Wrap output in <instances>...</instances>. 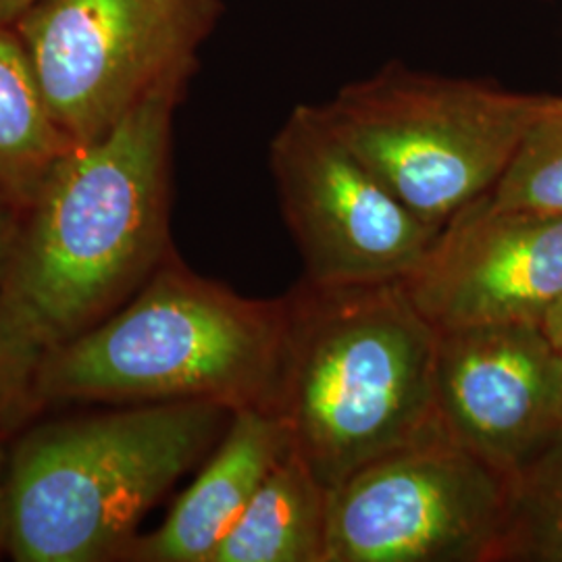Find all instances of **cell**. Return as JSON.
Here are the masks:
<instances>
[{
  "label": "cell",
  "instance_id": "13",
  "mask_svg": "<svg viewBox=\"0 0 562 562\" xmlns=\"http://www.w3.org/2000/svg\"><path fill=\"white\" fill-rule=\"evenodd\" d=\"M74 146L46 104L15 25L0 21V196L23 211Z\"/></svg>",
  "mask_w": 562,
  "mask_h": 562
},
{
  "label": "cell",
  "instance_id": "20",
  "mask_svg": "<svg viewBox=\"0 0 562 562\" xmlns=\"http://www.w3.org/2000/svg\"><path fill=\"white\" fill-rule=\"evenodd\" d=\"M34 0H0V21L15 20L21 11H25Z\"/></svg>",
  "mask_w": 562,
  "mask_h": 562
},
{
  "label": "cell",
  "instance_id": "18",
  "mask_svg": "<svg viewBox=\"0 0 562 562\" xmlns=\"http://www.w3.org/2000/svg\"><path fill=\"white\" fill-rule=\"evenodd\" d=\"M9 454L0 443V552H7V521H9Z\"/></svg>",
  "mask_w": 562,
  "mask_h": 562
},
{
  "label": "cell",
  "instance_id": "10",
  "mask_svg": "<svg viewBox=\"0 0 562 562\" xmlns=\"http://www.w3.org/2000/svg\"><path fill=\"white\" fill-rule=\"evenodd\" d=\"M438 419L506 477L562 431L561 352L542 325L438 331Z\"/></svg>",
  "mask_w": 562,
  "mask_h": 562
},
{
  "label": "cell",
  "instance_id": "7",
  "mask_svg": "<svg viewBox=\"0 0 562 562\" xmlns=\"http://www.w3.org/2000/svg\"><path fill=\"white\" fill-rule=\"evenodd\" d=\"M510 477L442 423L329 492L325 562H496Z\"/></svg>",
  "mask_w": 562,
  "mask_h": 562
},
{
  "label": "cell",
  "instance_id": "12",
  "mask_svg": "<svg viewBox=\"0 0 562 562\" xmlns=\"http://www.w3.org/2000/svg\"><path fill=\"white\" fill-rule=\"evenodd\" d=\"M329 490L290 450L267 475L211 562H325Z\"/></svg>",
  "mask_w": 562,
  "mask_h": 562
},
{
  "label": "cell",
  "instance_id": "2",
  "mask_svg": "<svg viewBox=\"0 0 562 562\" xmlns=\"http://www.w3.org/2000/svg\"><path fill=\"white\" fill-rule=\"evenodd\" d=\"M269 413L331 492L369 462L438 425V331L401 281L317 285L285 296Z\"/></svg>",
  "mask_w": 562,
  "mask_h": 562
},
{
  "label": "cell",
  "instance_id": "11",
  "mask_svg": "<svg viewBox=\"0 0 562 562\" xmlns=\"http://www.w3.org/2000/svg\"><path fill=\"white\" fill-rule=\"evenodd\" d=\"M292 450L285 425L265 408L234 411L199 477L148 536H136L121 561L211 562L267 475Z\"/></svg>",
  "mask_w": 562,
  "mask_h": 562
},
{
  "label": "cell",
  "instance_id": "1",
  "mask_svg": "<svg viewBox=\"0 0 562 562\" xmlns=\"http://www.w3.org/2000/svg\"><path fill=\"white\" fill-rule=\"evenodd\" d=\"M169 86L97 140L69 148L21 211L0 311L48 350L106 319L173 252Z\"/></svg>",
  "mask_w": 562,
  "mask_h": 562
},
{
  "label": "cell",
  "instance_id": "5",
  "mask_svg": "<svg viewBox=\"0 0 562 562\" xmlns=\"http://www.w3.org/2000/svg\"><path fill=\"white\" fill-rule=\"evenodd\" d=\"M542 101L492 81L390 63L319 106L340 140L440 229L501 180Z\"/></svg>",
  "mask_w": 562,
  "mask_h": 562
},
{
  "label": "cell",
  "instance_id": "8",
  "mask_svg": "<svg viewBox=\"0 0 562 562\" xmlns=\"http://www.w3.org/2000/svg\"><path fill=\"white\" fill-rule=\"evenodd\" d=\"M281 215L317 285L401 281L438 227L423 222L340 140L319 104H299L269 146Z\"/></svg>",
  "mask_w": 562,
  "mask_h": 562
},
{
  "label": "cell",
  "instance_id": "9",
  "mask_svg": "<svg viewBox=\"0 0 562 562\" xmlns=\"http://www.w3.org/2000/svg\"><path fill=\"white\" fill-rule=\"evenodd\" d=\"M401 283L436 331L542 325L562 299V215L496 209L483 196L443 223Z\"/></svg>",
  "mask_w": 562,
  "mask_h": 562
},
{
  "label": "cell",
  "instance_id": "3",
  "mask_svg": "<svg viewBox=\"0 0 562 562\" xmlns=\"http://www.w3.org/2000/svg\"><path fill=\"white\" fill-rule=\"evenodd\" d=\"M285 299H248L171 252L106 319L44 355L42 404L213 402L229 411L273 398Z\"/></svg>",
  "mask_w": 562,
  "mask_h": 562
},
{
  "label": "cell",
  "instance_id": "15",
  "mask_svg": "<svg viewBox=\"0 0 562 562\" xmlns=\"http://www.w3.org/2000/svg\"><path fill=\"white\" fill-rule=\"evenodd\" d=\"M496 209L562 215V97H546L501 180L485 194Z\"/></svg>",
  "mask_w": 562,
  "mask_h": 562
},
{
  "label": "cell",
  "instance_id": "21",
  "mask_svg": "<svg viewBox=\"0 0 562 562\" xmlns=\"http://www.w3.org/2000/svg\"><path fill=\"white\" fill-rule=\"evenodd\" d=\"M559 352H561V398H562V348H559Z\"/></svg>",
  "mask_w": 562,
  "mask_h": 562
},
{
  "label": "cell",
  "instance_id": "17",
  "mask_svg": "<svg viewBox=\"0 0 562 562\" xmlns=\"http://www.w3.org/2000/svg\"><path fill=\"white\" fill-rule=\"evenodd\" d=\"M21 209L0 196V288L7 278L20 232Z\"/></svg>",
  "mask_w": 562,
  "mask_h": 562
},
{
  "label": "cell",
  "instance_id": "6",
  "mask_svg": "<svg viewBox=\"0 0 562 562\" xmlns=\"http://www.w3.org/2000/svg\"><path fill=\"white\" fill-rule=\"evenodd\" d=\"M220 0H34L11 21L74 144L113 130L153 92L188 88Z\"/></svg>",
  "mask_w": 562,
  "mask_h": 562
},
{
  "label": "cell",
  "instance_id": "19",
  "mask_svg": "<svg viewBox=\"0 0 562 562\" xmlns=\"http://www.w3.org/2000/svg\"><path fill=\"white\" fill-rule=\"evenodd\" d=\"M543 331H546V336L552 340V344L557 346V348H562V299L550 313H548V317L543 319L542 323Z\"/></svg>",
  "mask_w": 562,
  "mask_h": 562
},
{
  "label": "cell",
  "instance_id": "14",
  "mask_svg": "<svg viewBox=\"0 0 562 562\" xmlns=\"http://www.w3.org/2000/svg\"><path fill=\"white\" fill-rule=\"evenodd\" d=\"M496 562H562V431L513 475Z\"/></svg>",
  "mask_w": 562,
  "mask_h": 562
},
{
  "label": "cell",
  "instance_id": "16",
  "mask_svg": "<svg viewBox=\"0 0 562 562\" xmlns=\"http://www.w3.org/2000/svg\"><path fill=\"white\" fill-rule=\"evenodd\" d=\"M46 352V346L0 311V438L20 431L44 411L38 378Z\"/></svg>",
  "mask_w": 562,
  "mask_h": 562
},
{
  "label": "cell",
  "instance_id": "4",
  "mask_svg": "<svg viewBox=\"0 0 562 562\" xmlns=\"http://www.w3.org/2000/svg\"><path fill=\"white\" fill-rule=\"evenodd\" d=\"M232 415L213 402H155L30 427L9 454L7 554L121 559L144 515L217 446Z\"/></svg>",
  "mask_w": 562,
  "mask_h": 562
}]
</instances>
